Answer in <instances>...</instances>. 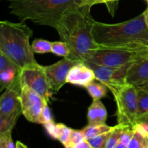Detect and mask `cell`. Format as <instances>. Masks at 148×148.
<instances>
[{
  "mask_svg": "<svg viewBox=\"0 0 148 148\" xmlns=\"http://www.w3.org/2000/svg\"><path fill=\"white\" fill-rule=\"evenodd\" d=\"M91 7L78 6L62 15L56 25L61 40L66 43L71 51L68 58L86 63L98 49L92 35L95 20L90 13Z\"/></svg>",
  "mask_w": 148,
  "mask_h": 148,
  "instance_id": "6da1fadb",
  "label": "cell"
},
{
  "mask_svg": "<svg viewBox=\"0 0 148 148\" xmlns=\"http://www.w3.org/2000/svg\"><path fill=\"white\" fill-rule=\"evenodd\" d=\"M92 35L101 49L137 52L148 47V27L143 12L134 18L116 24L95 21Z\"/></svg>",
  "mask_w": 148,
  "mask_h": 148,
  "instance_id": "7a4b0ae2",
  "label": "cell"
},
{
  "mask_svg": "<svg viewBox=\"0 0 148 148\" xmlns=\"http://www.w3.org/2000/svg\"><path fill=\"white\" fill-rule=\"evenodd\" d=\"M85 0H13L10 1V13L21 21L30 20L56 29L64 13L80 6Z\"/></svg>",
  "mask_w": 148,
  "mask_h": 148,
  "instance_id": "3957f363",
  "label": "cell"
},
{
  "mask_svg": "<svg viewBox=\"0 0 148 148\" xmlns=\"http://www.w3.org/2000/svg\"><path fill=\"white\" fill-rule=\"evenodd\" d=\"M33 30L25 22H0V52L20 69L38 64L30 44Z\"/></svg>",
  "mask_w": 148,
  "mask_h": 148,
  "instance_id": "277c9868",
  "label": "cell"
},
{
  "mask_svg": "<svg viewBox=\"0 0 148 148\" xmlns=\"http://www.w3.org/2000/svg\"><path fill=\"white\" fill-rule=\"evenodd\" d=\"M116 104L118 124L127 128H134L137 124L138 97L137 88L126 83L121 86L111 88Z\"/></svg>",
  "mask_w": 148,
  "mask_h": 148,
  "instance_id": "5b68a950",
  "label": "cell"
},
{
  "mask_svg": "<svg viewBox=\"0 0 148 148\" xmlns=\"http://www.w3.org/2000/svg\"><path fill=\"white\" fill-rule=\"evenodd\" d=\"M20 81L21 86H28L43 97L46 102H50L53 92L51 89L45 66L38 64L24 68L20 71Z\"/></svg>",
  "mask_w": 148,
  "mask_h": 148,
  "instance_id": "8992f818",
  "label": "cell"
},
{
  "mask_svg": "<svg viewBox=\"0 0 148 148\" xmlns=\"http://www.w3.org/2000/svg\"><path fill=\"white\" fill-rule=\"evenodd\" d=\"M137 60H138L137 52L119 49H99L87 62H91L98 66L119 68L130 64Z\"/></svg>",
  "mask_w": 148,
  "mask_h": 148,
  "instance_id": "52a82bcc",
  "label": "cell"
},
{
  "mask_svg": "<svg viewBox=\"0 0 148 148\" xmlns=\"http://www.w3.org/2000/svg\"><path fill=\"white\" fill-rule=\"evenodd\" d=\"M22 114L27 121L38 124L43 108L47 104L46 100L28 86H21L20 95Z\"/></svg>",
  "mask_w": 148,
  "mask_h": 148,
  "instance_id": "ba28073f",
  "label": "cell"
},
{
  "mask_svg": "<svg viewBox=\"0 0 148 148\" xmlns=\"http://www.w3.org/2000/svg\"><path fill=\"white\" fill-rule=\"evenodd\" d=\"M85 64L94 71L95 80L105 84L108 88V90L127 83V72L128 68L132 64H130L123 67L111 68L108 66H98L91 62H87Z\"/></svg>",
  "mask_w": 148,
  "mask_h": 148,
  "instance_id": "9c48e42d",
  "label": "cell"
},
{
  "mask_svg": "<svg viewBox=\"0 0 148 148\" xmlns=\"http://www.w3.org/2000/svg\"><path fill=\"white\" fill-rule=\"evenodd\" d=\"M78 61L69 58H63L62 60L49 66H45L46 76L53 93H56L66 82L70 69L77 64Z\"/></svg>",
  "mask_w": 148,
  "mask_h": 148,
  "instance_id": "30bf717a",
  "label": "cell"
},
{
  "mask_svg": "<svg viewBox=\"0 0 148 148\" xmlns=\"http://www.w3.org/2000/svg\"><path fill=\"white\" fill-rule=\"evenodd\" d=\"M20 91L21 84L19 75L11 85L1 94L0 98V115H8L22 111L20 101Z\"/></svg>",
  "mask_w": 148,
  "mask_h": 148,
  "instance_id": "8fae6325",
  "label": "cell"
},
{
  "mask_svg": "<svg viewBox=\"0 0 148 148\" xmlns=\"http://www.w3.org/2000/svg\"><path fill=\"white\" fill-rule=\"evenodd\" d=\"M94 80H95L94 71L84 62H78L69 71L66 82L86 88Z\"/></svg>",
  "mask_w": 148,
  "mask_h": 148,
  "instance_id": "7c38bea8",
  "label": "cell"
},
{
  "mask_svg": "<svg viewBox=\"0 0 148 148\" xmlns=\"http://www.w3.org/2000/svg\"><path fill=\"white\" fill-rule=\"evenodd\" d=\"M126 82L136 88L148 82V59H139L132 63L127 70Z\"/></svg>",
  "mask_w": 148,
  "mask_h": 148,
  "instance_id": "4fadbf2b",
  "label": "cell"
},
{
  "mask_svg": "<svg viewBox=\"0 0 148 148\" xmlns=\"http://www.w3.org/2000/svg\"><path fill=\"white\" fill-rule=\"evenodd\" d=\"M108 117L106 108L101 99H92L88 110V124H104Z\"/></svg>",
  "mask_w": 148,
  "mask_h": 148,
  "instance_id": "5bb4252c",
  "label": "cell"
},
{
  "mask_svg": "<svg viewBox=\"0 0 148 148\" xmlns=\"http://www.w3.org/2000/svg\"><path fill=\"white\" fill-rule=\"evenodd\" d=\"M21 114L22 111H18L8 115H0V134L12 133Z\"/></svg>",
  "mask_w": 148,
  "mask_h": 148,
  "instance_id": "9a60e30c",
  "label": "cell"
},
{
  "mask_svg": "<svg viewBox=\"0 0 148 148\" xmlns=\"http://www.w3.org/2000/svg\"><path fill=\"white\" fill-rule=\"evenodd\" d=\"M20 71L21 69L17 66L10 67L4 70L0 71V86H1L0 90L3 91L10 87L14 79L20 75Z\"/></svg>",
  "mask_w": 148,
  "mask_h": 148,
  "instance_id": "2e32d148",
  "label": "cell"
},
{
  "mask_svg": "<svg viewBox=\"0 0 148 148\" xmlns=\"http://www.w3.org/2000/svg\"><path fill=\"white\" fill-rule=\"evenodd\" d=\"M114 127H110L107 124H88L82 130L86 140L97 137L101 134L109 132L114 130Z\"/></svg>",
  "mask_w": 148,
  "mask_h": 148,
  "instance_id": "e0dca14e",
  "label": "cell"
},
{
  "mask_svg": "<svg viewBox=\"0 0 148 148\" xmlns=\"http://www.w3.org/2000/svg\"><path fill=\"white\" fill-rule=\"evenodd\" d=\"M148 131L140 124H137L134 127V132L127 148H142L145 143L146 135Z\"/></svg>",
  "mask_w": 148,
  "mask_h": 148,
  "instance_id": "ac0fdd59",
  "label": "cell"
},
{
  "mask_svg": "<svg viewBox=\"0 0 148 148\" xmlns=\"http://www.w3.org/2000/svg\"><path fill=\"white\" fill-rule=\"evenodd\" d=\"M86 90L92 99H101L106 96L108 88L102 82L92 81L86 87Z\"/></svg>",
  "mask_w": 148,
  "mask_h": 148,
  "instance_id": "d6986e66",
  "label": "cell"
},
{
  "mask_svg": "<svg viewBox=\"0 0 148 148\" xmlns=\"http://www.w3.org/2000/svg\"><path fill=\"white\" fill-rule=\"evenodd\" d=\"M138 97V118L137 123L142 119L148 116V92L137 88Z\"/></svg>",
  "mask_w": 148,
  "mask_h": 148,
  "instance_id": "ffe728a7",
  "label": "cell"
},
{
  "mask_svg": "<svg viewBox=\"0 0 148 148\" xmlns=\"http://www.w3.org/2000/svg\"><path fill=\"white\" fill-rule=\"evenodd\" d=\"M52 42L44 39H35L31 44L32 50L36 53H47L51 52Z\"/></svg>",
  "mask_w": 148,
  "mask_h": 148,
  "instance_id": "44dd1931",
  "label": "cell"
},
{
  "mask_svg": "<svg viewBox=\"0 0 148 148\" xmlns=\"http://www.w3.org/2000/svg\"><path fill=\"white\" fill-rule=\"evenodd\" d=\"M125 127L122 126L117 124L116 126H114V130L111 132L109 137L107 140L106 148H115L116 146L119 144L120 141V138L122 134Z\"/></svg>",
  "mask_w": 148,
  "mask_h": 148,
  "instance_id": "7402d4cb",
  "label": "cell"
},
{
  "mask_svg": "<svg viewBox=\"0 0 148 148\" xmlns=\"http://www.w3.org/2000/svg\"><path fill=\"white\" fill-rule=\"evenodd\" d=\"M51 53L56 56L68 58L70 55L71 51L66 43L61 40V41L52 42Z\"/></svg>",
  "mask_w": 148,
  "mask_h": 148,
  "instance_id": "603a6c76",
  "label": "cell"
},
{
  "mask_svg": "<svg viewBox=\"0 0 148 148\" xmlns=\"http://www.w3.org/2000/svg\"><path fill=\"white\" fill-rule=\"evenodd\" d=\"M58 127H59V133H58L57 140H59L64 147L69 146L72 129L61 123L58 124Z\"/></svg>",
  "mask_w": 148,
  "mask_h": 148,
  "instance_id": "cb8c5ba5",
  "label": "cell"
},
{
  "mask_svg": "<svg viewBox=\"0 0 148 148\" xmlns=\"http://www.w3.org/2000/svg\"><path fill=\"white\" fill-rule=\"evenodd\" d=\"M119 1V0H85L82 1L80 6L86 5L92 7V6L96 5V4H105L108 7L111 15L114 16V12L116 10V4L118 3Z\"/></svg>",
  "mask_w": 148,
  "mask_h": 148,
  "instance_id": "d4e9b609",
  "label": "cell"
},
{
  "mask_svg": "<svg viewBox=\"0 0 148 148\" xmlns=\"http://www.w3.org/2000/svg\"><path fill=\"white\" fill-rule=\"evenodd\" d=\"M111 132L112 131L98 135L97 137H92V138L87 140L89 142L92 148H106L107 140H108V138L109 137Z\"/></svg>",
  "mask_w": 148,
  "mask_h": 148,
  "instance_id": "484cf974",
  "label": "cell"
},
{
  "mask_svg": "<svg viewBox=\"0 0 148 148\" xmlns=\"http://www.w3.org/2000/svg\"><path fill=\"white\" fill-rule=\"evenodd\" d=\"M45 130H46L47 134L50 136L51 138L54 140L58 139V133H59V127L58 124H56L53 121H49L46 124H43Z\"/></svg>",
  "mask_w": 148,
  "mask_h": 148,
  "instance_id": "4316f807",
  "label": "cell"
},
{
  "mask_svg": "<svg viewBox=\"0 0 148 148\" xmlns=\"http://www.w3.org/2000/svg\"><path fill=\"white\" fill-rule=\"evenodd\" d=\"M0 148H16L12 139V133L0 134Z\"/></svg>",
  "mask_w": 148,
  "mask_h": 148,
  "instance_id": "83f0119b",
  "label": "cell"
},
{
  "mask_svg": "<svg viewBox=\"0 0 148 148\" xmlns=\"http://www.w3.org/2000/svg\"><path fill=\"white\" fill-rule=\"evenodd\" d=\"M84 140H86L82 130H72L71 133L70 142H69V145L75 147L76 145L79 143L80 142L83 141Z\"/></svg>",
  "mask_w": 148,
  "mask_h": 148,
  "instance_id": "f1b7e54d",
  "label": "cell"
},
{
  "mask_svg": "<svg viewBox=\"0 0 148 148\" xmlns=\"http://www.w3.org/2000/svg\"><path fill=\"white\" fill-rule=\"evenodd\" d=\"M53 121V116H52V114L50 108H49V105L46 104V106L43 108V111H42V114L40 115V119H39V122L38 124H46V123L49 122V121Z\"/></svg>",
  "mask_w": 148,
  "mask_h": 148,
  "instance_id": "f546056e",
  "label": "cell"
},
{
  "mask_svg": "<svg viewBox=\"0 0 148 148\" xmlns=\"http://www.w3.org/2000/svg\"><path fill=\"white\" fill-rule=\"evenodd\" d=\"M134 128H131V127L124 128L122 134L121 136L119 142L122 143L123 145H124L125 146H127V147L128 146L129 143H130V140H131L133 134H134Z\"/></svg>",
  "mask_w": 148,
  "mask_h": 148,
  "instance_id": "4dcf8cb0",
  "label": "cell"
},
{
  "mask_svg": "<svg viewBox=\"0 0 148 148\" xmlns=\"http://www.w3.org/2000/svg\"><path fill=\"white\" fill-rule=\"evenodd\" d=\"M16 66H16L8 57L0 52V71L4 70L10 67H16Z\"/></svg>",
  "mask_w": 148,
  "mask_h": 148,
  "instance_id": "1f68e13d",
  "label": "cell"
},
{
  "mask_svg": "<svg viewBox=\"0 0 148 148\" xmlns=\"http://www.w3.org/2000/svg\"><path fill=\"white\" fill-rule=\"evenodd\" d=\"M139 59H148V47L142 49L140 51H137Z\"/></svg>",
  "mask_w": 148,
  "mask_h": 148,
  "instance_id": "d6a6232c",
  "label": "cell"
},
{
  "mask_svg": "<svg viewBox=\"0 0 148 148\" xmlns=\"http://www.w3.org/2000/svg\"><path fill=\"white\" fill-rule=\"evenodd\" d=\"M75 148H92L91 145H90L89 142L87 140H84L83 141L80 142L79 143H78L77 145L74 147Z\"/></svg>",
  "mask_w": 148,
  "mask_h": 148,
  "instance_id": "836d02e7",
  "label": "cell"
},
{
  "mask_svg": "<svg viewBox=\"0 0 148 148\" xmlns=\"http://www.w3.org/2000/svg\"><path fill=\"white\" fill-rule=\"evenodd\" d=\"M140 124L141 126H143L146 130L148 131V116L145 117V118L140 119V121H138V123H137V124Z\"/></svg>",
  "mask_w": 148,
  "mask_h": 148,
  "instance_id": "e575fe53",
  "label": "cell"
},
{
  "mask_svg": "<svg viewBox=\"0 0 148 148\" xmlns=\"http://www.w3.org/2000/svg\"><path fill=\"white\" fill-rule=\"evenodd\" d=\"M16 145V148H29L27 145H25V144H23V143L20 141H17L15 143Z\"/></svg>",
  "mask_w": 148,
  "mask_h": 148,
  "instance_id": "d590c367",
  "label": "cell"
},
{
  "mask_svg": "<svg viewBox=\"0 0 148 148\" xmlns=\"http://www.w3.org/2000/svg\"><path fill=\"white\" fill-rule=\"evenodd\" d=\"M143 14H144V17H145V20L146 25H147V27H148V6L145 10L143 12Z\"/></svg>",
  "mask_w": 148,
  "mask_h": 148,
  "instance_id": "8d00e7d4",
  "label": "cell"
},
{
  "mask_svg": "<svg viewBox=\"0 0 148 148\" xmlns=\"http://www.w3.org/2000/svg\"><path fill=\"white\" fill-rule=\"evenodd\" d=\"M140 88V89L146 91V92H148V82L143 84V85H142L141 86L138 87V88Z\"/></svg>",
  "mask_w": 148,
  "mask_h": 148,
  "instance_id": "74e56055",
  "label": "cell"
},
{
  "mask_svg": "<svg viewBox=\"0 0 148 148\" xmlns=\"http://www.w3.org/2000/svg\"><path fill=\"white\" fill-rule=\"evenodd\" d=\"M127 146H125L124 145H123L122 143H120L119 142V144L116 146L115 148H127Z\"/></svg>",
  "mask_w": 148,
  "mask_h": 148,
  "instance_id": "f35d334b",
  "label": "cell"
},
{
  "mask_svg": "<svg viewBox=\"0 0 148 148\" xmlns=\"http://www.w3.org/2000/svg\"><path fill=\"white\" fill-rule=\"evenodd\" d=\"M65 148H75V147H74L73 146L69 145V146H66V147H65Z\"/></svg>",
  "mask_w": 148,
  "mask_h": 148,
  "instance_id": "ab89813d",
  "label": "cell"
},
{
  "mask_svg": "<svg viewBox=\"0 0 148 148\" xmlns=\"http://www.w3.org/2000/svg\"><path fill=\"white\" fill-rule=\"evenodd\" d=\"M6 1H13V0H6Z\"/></svg>",
  "mask_w": 148,
  "mask_h": 148,
  "instance_id": "60d3db41",
  "label": "cell"
},
{
  "mask_svg": "<svg viewBox=\"0 0 148 148\" xmlns=\"http://www.w3.org/2000/svg\"><path fill=\"white\" fill-rule=\"evenodd\" d=\"M146 1H147V0H146Z\"/></svg>",
  "mask_w": 148,
  "mask_h": 148,
  "instance_id": "b9f144b4",
  "label": "cell"
}]
</instances>
